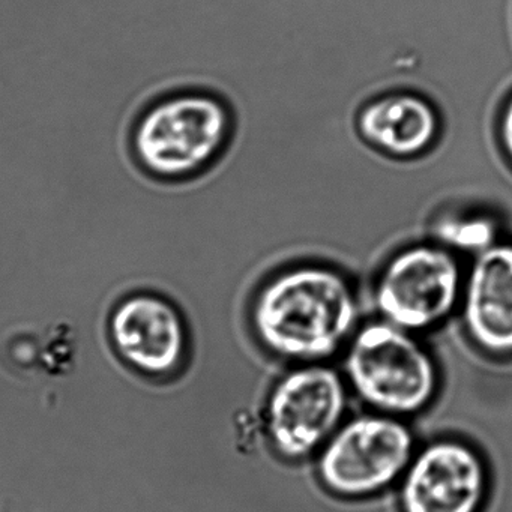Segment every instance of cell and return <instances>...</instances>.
I'll list each match as a JSON object with an SVG mask.
<instances>
[{
	"label": "cell",
	"mask_w": 512,
	"mask_h": 512,
	"mask_svg": "<svg viewBox=\"0 0 512 512\" xmlns=\"http://www.w3.org/2000/svg\"><path fill=\"white\" fill-rule=\"evenodd\" d=\"M395 493L398 512H487L493 466L472 440L443 434L419 443Z\"/></svg>",
	"instance_id": "7"
},
{
	"label": "cell",
	"mask_w": 512,
	"mask_h": 512,
	"mask_svg": "<svg viewBox=\"0 0 512 512\" xmlns=\"http://www.w3.org/2000/svg\"><path fill=\"white\" fill-rule=\"evenodd\" d=\"M226 104L200 92L173 95L146 110L134 130L142 166L158 178H187L218 157L229 139Z\"/></svg>",
	"instance_id": "5"
},
{
	"label": "cell",
	"mask_w": 512,
	"mask_h": 512,
	"mask_svg": "<svg viewBox=\"0 0 512 512\" xmlns=\"http://www.w3.org/2000/svg\"><path fill=\"white\" fill-rule=\"evenodd\" d=\"M257 346L287 365L340 358L362 323L358 293L346 275L323 265H298L269 277L251 299Z\"/></svg>",
	"instance_id": "1"
},
{
	"label": "cell",
	"mask_w": 512,
	"mask_h": 512,
	"mask_svg": "<svg viewBox=\"0 0 512 512\" xmlns=\"http://www.w3.org/2000/svg\"><path fill=\"white\" fill-rule=\"evenodd\" d=\"M418 445L406 419L364 410L329 437L314 457V476L334 499H374L397 488Z\"/></svg>",
	"instance_id": "3"
},
{
	"label": "cell",
	"mask_w": 512,
	"mask_h": 512,
	"mask_svg": "<svg viewBox=\"0 0 512 512\" xmlns=\"http://www.w3.org/2000/svg\"><path fill=\"white\" fill-rule=\"evenodd\" d=\"M442 236L448 244L463 250L470 248L475 251V254L487 250L503 238L500 236L499 223L485 215H472V217L446 221Z\"/></svg>",
	"instance_id": "11"
},
{
	"label": "cell",
	"mask_w": 512,
	"mask_h": 512,
	"mask_svg": "<svg viewBox=\"0 0 512 512\" xmlns=\"http://www.w3.org/2000/svg\"><path fill=\"white\" fill-rule=\"evenodd\" d=\"M343 373L332 365H289L269 386L262 404L263 439L286 464L313 461L350 415Z\"/></svg>",
	"instance_id": "4"
},
{
	"label": "cell",
	"mask_w": 512,
	"mask_h": 512,
	"mask_svg": "<svg viewBox=\"0 0 512 512\" xmlns=\"http://www.w3.org/2000/svg\"><path fill=\"white\" fill-rule=\"evenodd\" d=\"M496 136L500 152L512 170V91L500 104L499 113H497Z\"/></svg>",
	"instance_id": "12"
},
{
	"label": "cell",
	"mask_w": 512,
	"mask_h": 512,
	"mask_svg": "<svg viewBox=\"0 0 512 512\" xmlns=\"http://www.w3.org/2000/svg\"><path fill=\"white\" fill-rule=\"evenodd\" d=\"M340 358L352 400L364 410L410 421L442 392V368L422 335L379 317L359 325Z\"/></svg>",
	"instance_id": "2"
},
{
	"label": "cell",
	"mask_w": 512,
	"mask_h": 512,
	"mask_svg": "<svg viewBox=\"0 0 512 512\" xmlns=\"http://www.w3.org/2000/svg\"><path fill=\"white\" fill-rule=\"evenodd\" d=\"M464 274L451 250L416 244L386 260L373 284L376 317L425 335L442 328L460 308Z\"/></svg>",
	"instance_id": "6"
},
{
	"label": "cell",
	"mask_w": 512,
	"mask_h": 512,
	"mask_svg": "<svg viewBox=\"0 0 512 512\" xmlns=\"http://www.w3.org/2000/svg\"><path fill=\"white\" fill-rule=\"evenodd\" d=\"M359 136L377 151L413 158L433 148L439 115L430 101L416 94H386L362 107L356 121Z\"/></svg>",
	"instance_id": "10"
},
{
	"label": "cell",
	"mask_w": 512,
	"mask_h": 512,
	"mask_svg": "<svg viewBox=\"0 0 512 512\" xmlns=\"http://www.w3.org/2000/svg\"><path fill=\"white\" fill-rule=\"evenodd\" d=\"M112 334L122 358L154 376L178 370L187 353L181 314L175 305L151 293L130 296L116 308Z\"/></svg>",
	"instance_id": "9"
},
{
	"label": "cell",
	"mask_w": 512,
	"mask_h": 512,
	"mask_svg": "<svg viewBox=\"0 0 512 512\" xmlns=\"http://www.w3.org/2000/svg\"><path fill=\"white\" fill-rule=\"evenodd\" d=\"M458 316L479 356L496 365L512 362V238L476 254L464 274Z\"/></svg>",
	"instance_id": "8"
}]
</instances>
